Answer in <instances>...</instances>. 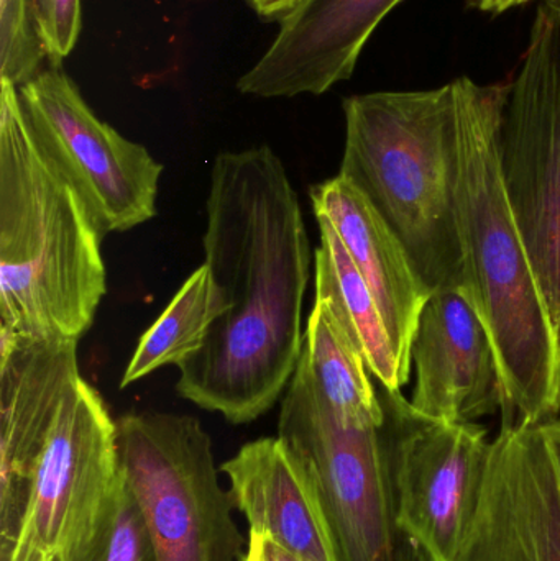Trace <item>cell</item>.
Instances as JSON below:
<instances>
[{
  "label": "cell",
  "mask_w": 560,
  "mask_h": 561,
  "mask_svg": "<svg viewBox=\"0 0 560 561\" xmlns=\"http://www.w3.org/2000/svg\"><path fill=\"white\" fill-rule=\"evenodd\" d=\"M203 245L227 310L178 366L176 391L230 424H250L282 399L301 358L311 270L301 204L272 148L217 154Z\"/></svg>",
  "instance_id": "obj_1"
},
{
  "label": "cell",
  "mask_w": 560,
  "mask_h": 561,
  "mask_svg": "<svg viewBox=\"0 0 560 561\" xmlns=\"http://www.w3.org/2000/svg\"><path fill=\"white\" fill-rule=\"evenodd\" d=\"M454 84L464 290L499 358L503 422L545 425L559 419L560 343L503 184L500 138L510 84L467 76Z\"/></svg>",
  "instance_id": "obj_2"
},
{
  "label": "cell",
  "mask_w": 560,
  "mask_h": 561,
  "mask_svg": "<svg viewBox=\"0 0 560 561\" xmlns=\"http://www.w3.org/2000/svg\"><path fill=\"white\" fill-rule=\"evenodd\" d=\"M104 237L0 81V329L79 342L107 293Z\"/></svg>",
  "instance_id": "obj_3"
},
{
  "label": "cell",
  "mask_w": 560,
  "mask_h": 561,
  "mask_svg": "<svg viewBox=\"0 0 560 561\" xmlns=\"http://www.w3.org/2000/svg\"><path fill=\"white\" fill-rule=\"evenodd\" d=\"M344 115L339 174L370 201L431 290L464 286L454 81L427 91L351 95Z\"/></svg>",
  "instance_id": "obj_4"
},
{
  "label": "cell",
  "mask_w": 560,
  "mask_h": 561,
  "mask_svg": "<svg viewBox=\"0 0 560 561\" xmlns=\"http://www.w3.org/2000/svg\"><path fill=\"white\" fill-rule=\"evenodd\" d=\"M115 425L118 467L158 561H242L245 540L203 424L193 415L147 411L128 412Z\"/></svg>",
  "instance_id": "obj_5"
},
{
  "label": "cell",
  "mask_w": 560,
  "mask_h": 561,
  "mask_svg": "<svg viewBox=\"0 0 560 561\" xmlns=\"http://www.w3.org/2000/svg\"><path fill=\"white\" fill-rule=\"evenodd\" d=\"M278 437L318 488L339 561H403L384 425L352 427L339 421L299 358L282 398Z\"/></svg>",
  "instance_id": "obj_6"
},
{
  "label": "cell",
  "mask_w": 560,
  "mask_h": 561,
  "mask_svg": "<svg viewBox=\"0 0 560 561\" xmlns=\"http://www.w3.org/2000/svg\"><path fill=\"white\" fill-rule=\"evenodd\" d=\"M508 84L503 184L560 343V9L548 0Z\"/></svg>",
  "instance_id": "obj_7"
},
{
  "label": "cell",
  "mask_w": 560,
  "mask_h": 561,
  "mask_svg": "<svg viewBox=\"0 0 560 561\" xmlns=\"http://www.w3.org/2000/svg\"><path fill=\"white\" fill-rule=\"evenodd\" d=\"M393 519L426 561H453L476 513L489 461L476 422L423 417L401 392L381 388Z\"/></svg>",
  "instance_id": "obj_8"
},
{
  "label": "cell",
  "mask_w": 560,
  "mask_h": 561,
  "mask_svg": "<svg viewBox=\"0 0 560 561\" xmlns=\"http://www.w3.org/2000/svg\"><path fill=\"white\" fill-rule=\"evenodd\" d=\"M33 140L75 187L104 236L157 216L163 164L91 111L78 85L49 65L19 88Z\"/></svg>",
  "instance_id": "obj_9"
},
{
  "label": "cell",
  "mask_w": 560,
  "mask_h": 561,
  "mask_svg": "<svg viewBox=\"0 0 560 561\" xmlns=\"http://www.w3.org/2000/svg\"><path fill=\"white\" fill-rule=\"evenodd\" d=\"M118 477L117 425L79 378L46 438L19 536L0 561H58L78 549L101 523Z\"/></svg>",
  "instance_id": "obj_10"
},
{
  "label": "cell",
  "mask_w": 560,
  "mask_h": 561,
  "mask_svg": "<svg viewBox=\"0 0 560 561\" xmlns=\"http://www.w3.org/2000/svg\"><path fill=\"white\" fill-rule=\"evenodd\" d=\"M453 561H560V474L542 425L503 422Z\"/></svg>",
  "instance_id": "obj_11"
},
{
  "label": "cell",
  "mask_w": 560,
  "mask_h": 561,
  "mask_svg": "<svg viewBox=\"0 0 560 561\" xmlns=\"http://www.w3.org/2000/svg\"><path fill=\"white\" fill-rule=\"evenodd\" d=\"M79 378L78 340L0 329V552L19 536L46 438Z\"/></svg>",
  "instance_id": "obj_12"
},
{
  "label": "cell",
  "mask_w": 560,
  "mask_h": 561,
  "mask_svg": "<svg viewBox=\"0 0 560 561\" xmlns=\"http://www.w3.org/2000/svg\"><path fill=\"white\" fill-rule=\"evenodd\" d=\"M410 404L433 421L476 422L505 409L499 358L464 286L431 290L411 345Z\"/></svg>",
  "instance_id": "obj_13"
},
{
  "label": "cell",
  "mask_w": 560,
  "mask_h": 561,
  "mask_svg": "<svg viewBox=\"0 0 560 561\" xmlns=\"http://www.w3.org/2000/svg\"><path fill=\"white\" fill-rule=\"evenodd\" d=\"M401 0H306L279 23L275 42L237 82L255 98L321 95L347 81L362 49Z\"/></svg>",
  "instance_id": "obj_14"
},
{
  "label": "cell",
  "mask_w": 560,
  "mask_h": 561,
  "mask_svg": "<svg viewBox=\"0 0 560 561\" xmlns=\"http://www.w3.org/2000/svg\"><path fill=\"white\" fill-rule=\"evenodd\" d=\"M316 217L328 220L370 287L401 368L411 376V345L430 287L370 201L344 176L309 191Z\"/></svg>",
  "instance_id": "obj_15"
},
{
  "label": "cell",
  "mask_w": 560,
  "mask_h": 561,
  "mask_svg": "<svg viewBox=\"0 0 560 561\" xmlns=\"http://www.w3.org/2000/svg\"><path fill=\"white\" fill-rule=\"evenodd\" d=\"M233 506L263 534L311 561H339L318 488L298 455L276 435L243 445L220 467Z\"/></svg>",
  "instance_id": "obj_16"
},
{
  "label": "cell",
  "mask_w": 560,
  "mask_h": 561,
  "mask_svg": "<svg viewBox=\"0 0 560 561\" xmlns=\"http://www.w3.org/2000/svg\"><path fill=\"white\" fill-rule=\"evenodd\" d=\"M316 219L321 232L316 250V299L331 307L381 388L401 392L410 375L401 368L377 300L334 227L322 217Z\"/></svg>",
  "instance_id": "obj_17"
},
{
  "label": "cell",
  "mask_w": 560,
  "mask_h": 561,
  "mask_svg": "<svg viewBox=\"0 0 560 561\" xmlns=\"http://www.w3.org/2000/svg\"><path fill=\"white\" fill-rule=\"evenodd\" d=\"M301 359L339 421L352 427L384 425V404L367 363L324 300L315 299Z\"/></svg>",
  "instance_id": "obj_18"
},
{
  "label": "cell",
  "mask_w": 560,
  "mask_h": 561,
  "mask_svg": "<svg viewBox=\"0 0 560 561\" xmlns=\"http://www.w3.org/2000/svg\"><path fill=\"white\" fill-rule=\"evenodd\" d=\"M226 310V294L214 280L207 265L199 266L138 340L122 376L121 388L147 378L163 366L183 365L199 352L210 327Z\"/></svg>",
  "instance_id": "obj_19"
},
{
  "label": "cell",
  "mask_w": 560,
  "mask_h": 561,
  "mask_svg": "<svg viewBox=\"0 0 560 561\" xmlns=\"http://www.w3.org/2000/svg\"><path fill=\"white\" fill-rule=\"evenodd\" d=\"M58 561H158L144 514L122 471L94 533Z\"/></svg>",
  "instance_id": "obj_20"
},
{
  "label": "cell",
  "mask_w": 560,
  "mask_h": 561,
  "mask_svg": "<svg viewBox=\"0 0 560 561\" xmlns=\"http://www.w3.org/2000/svg\"><path fill=\"white\" fill-rule=\"evenodd\" d=\"M45 59L32 0H0V81L20 88L42 72Z\"/></svg>",
  "instance_id": "obj_21"
},
{
  "label": "cell",
  "mask_w": 560,
  "mask_h": 561,
  "mask_svg": "<svg viewBox=\"0 0 560 561\" xmlns=\"http://www.w3.org/2000/svg\"><path fill=\"white\" fill-rule=\"evenodd\" d=\"M36 32L52 65H61L81 33V0H32Z\"/></svg>",
  "instance_id": "obj_22"
},
{
  "label": "cell",
  "mask_w": 560,
  "mask_h": 561,
  "mask_svg": "<svg viewBox=\"0 0 560 561\" xmlns=\"http://www.w3.org/2000/svg\"><path fill=\"white\" fill-rule=\"evenodd\" d=\"M242 561H311L283 547L272 537L263 534H249L245 556Z\"/></svg>",
  "instance_id": "obj_23"
},
{
  "label": "cell",
  "mask_w": 560,
  "mask_h": 561,
  "mask_svg": "<svg viewBox=\"0 0 560 561\" xmlns=\"http://www.w3.org/2000/svg\"><path fill=\"white\" fill-rule=\"evenodd\" d=\"M306 0H245L247 5L266 22H279L288 19Z\"/></svg>",
  "instance_id": "obj_24"
},
{
  "label": "cell",
  "mask_w": 560,
  "mask_h": 561,
  "mask_svg": "<svg viewBox=\"0 0 560 561\" xmlns=\"http://www.w3.org/2000/svg\"><path fill=\"white\" fill-rule=\"evenodd\" d=\"M532 0H467L470 9L487 13H503L515 7L525 5Z\"/></svg>",
  "instance_id": "obj_25"
},
{
  "label": "cell",
  "mask_w": 560,
  "mask_h": 561,
  "mask_svg": "<svg viewBox=\"0 0 560 561\" xmlns=\"http://www.w3.org/2000/svg\"><path fill=\"white\" fill-rule=\"evenodd\" d=\"M542 427H545L549 442H551L552 451H555L556 463H558L560 474V419L548 422V424L542 425Z\"/></svg>",
  "instance_id": "obj_26"
},
{
  "label": "cell",
  "mask_w": 560,
  "mask_h": 561,
  "mask_svg": "<svg viewBox=\"0 0 560 561\" xmlns=\"http://www.w3.org/2000/svg\"><path fill=\"white\" fill-rule=\"evenodd\" d=\"M403 561H426L421 557V553L418 552L416 549H414L411 543H404V556Z\"/></svg>",
  "instance_id": "obj_27"
},
{
  "label": "cell",
  "mask_w": 560,
  "mask_h": 561,
  "mask_svg": "<svg viewBox=\"0 0 560 561\" xmlns=\"http://www.w3.org/2000/svg\"><path fill=\"white\" fill-rule=\"evenodd\" d=\"M548 2H551L552 5L559 7L560 9V0H548Z\"/></svg>",
  "instance_id": "obj_28"
}]
</instances>
